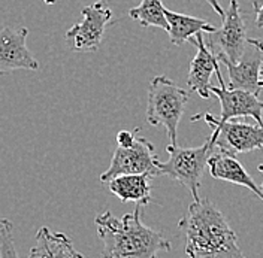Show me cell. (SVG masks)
Instances as JSON below:
<instances>
[{
    "label": "cell",
    "instance_id": "obj_1",
    "mask_svg": "<svg viewBox=\"0 0 263 258\" xmlns=\"http://www.w3.org/2000/svg\"><path fill=\"white\" fill-rule=\"evenodd\" d=\"M178 227L185 233L187 258H247L228 220L206 197L190 203Z\"/></svg>",
    "mask_w": 263,
    "mask_h": 258
},
{
    "label": "cell",
    "instance_id": "obj_2",
    "mask_svg": "<svg viewBox=\"0 0 263 258\" xmlns=\"http://www.w3.org/2000/svg\"><path fill=\"white\" fill-rule=\"evenodd\" d=\"M142 205L132 213L115 218L106 210L96 216L99 239L103 243V258H157L160 251H171L163 233L147 227L141 220Z\"/></svg>",
    "mask_w": 263,
    "mask_h": 258
},
{
    "label": "cell",
    "instance_id": "obj_3",
    "mask_svg": "<svg viewBox=\"0 0 263 258\" xmlns=\"http://www.w3.org/2000/svg\"><path fill=\"white\" fill-rule=\"evenodd\" d=\"M189 97L190 91L181 88L167 76H154L149 82L147 121L151 126H163L169 145L177 146V131Z\"/></svg>",
    "mask_w": 263,
    "mask_h": 258
},
{
    "label": "cell",
    "instance_id": "obj_4",
    "mask_svg": "<svg viewBox=\"0 0 263 258\" xmlns=\"http://www.w3.org/2000/svg\"><path fill=\"white\" fill-rule=\"evenodd\" d=\"M166 151L169 160L160 163L162 176H167L181 185H184L193 197V202H199V187L205 167H208V160L214 151V145L210 139L203 145L196 148L167 145Z\"/></svg>",
    "mask_w": 263,
    "mask_h": 258
},
{
    "label": "cell",
    "instance_id": "obj_5",
    "mask_svg": "<svg viewBox=\"0 0 263 258\" xmlns=\"http://www.w3.org/2000/svg\"><path fill=\"white\" fill-rule=\"evenodd\" d=\"M197 120H205L213 129V134L208 137L210 142L226 152L236 155L263 148V127L259 124L239 123L235 120L220 123L211 113H199L192 118V121Z\"/></svg>",
    "mask_w": 263,
    "mask_h": 258
},
{
    "label": "cell",
    "instance_id": "obj_6",
    "mask_svg": "<svg viewBox=\"0 0 263 258\" xmlns=\"http://www.w3.org/2000/svg\"><path fill=\"white\" fill-rule=\"evenodd\" d=\"M123 175H148L151 177L162 176L160 162L154 145L144 137H136L130 148L117 146L109 167L100 175V181L108 184L117 176Z\"/></svg>",
    "mask_w": 263,
    "mask_h": 258
},
{
    "label": "cell",
    "instance_id": "obj_7",
    "mask_svg": "<svg viewBox=\"0 0 263 258\" xmlns=\"http://www.w3.org/2000/svg\"><path fill=\"white\" fill-rule=\"evenodd\" d=\"M82 19L66 33V42L73 51L95 52L98 51L112 12L105 2H96L82 8Z\"/></svg>",
    "mask_w": 263,
    "mask_h": 258
},
{
    "label": "cell",
    "instance_id": "obj_8",
    "mask_svg": "<svg viewBox=\"0 0 263 258\" xmlns=\"http://www.w3.org/2000/svg\"><path fill=\"white\" fill-rule=\"evenodd\" d=\"M248 37L244 18L241 14V8L238 0H230L229 8L226 11V15L223 18V24L220 29L211 33L210 37V48L217 51V55L224 57L232 63H238L247 47H248Z\"/></svg>",
    "mask_w": 263,
    "mask_h": 258
},
{
    "label": "cell",
    "instance_id": "obj_9",
    "mask_svg": "<svg viewBox=\"0 0 263 258\" xmlns=\"http://www.w3.org/2000/svg\"><path fill=\"white\" fill-rule=\"evenodd\" d=\"M217 80L220 82V87H211V93L218 97L221 105L220 118H217L220 123L232 121L235 118H244L250 116L256 121V124L263 127V102L259 96L248 93L244 90H232L226 85V82L221 76L220 69L215 70Z\"/></svg>",
    "mask_w": 263,
    "mask_h": 258
},
{
    "label": "cell",
    "instance_id": "obj_10",
    "mask_svg": "<svg viewBox=\"0 0 263 258\" xmlns=\"http://www.w3.org/2000/svg\"><path fill=\"white\" fill-rule=\"evenodd\" d=\"M218 60L228 67L229 88L244 90L259 96L263 84L260 81V66L263 63V44L257 39H250L248 47L238 63H232L218 55Z\"/></svg>",
    "mask_w": 263,
    "mask_h": 258
},
{
    "label": "cell",
    "instance_id": "obj_11",
    "mask_svg": "<svg viewBox=\"0 0 263 258\" xmlns=\"http://www.w3.org/2000/svg\"><path fill=\"white\" fill-rule=\"evenodd\" d=\"M29 30L26 27H5L0 33V72L18 69L37 70L39 63L26 45Z\"/></svg>",
    "mask_w": 263,
    "mask_h": 258
},
{
    "label": "cell",
    "instance_id": "obj_12",
    "mask_svg": "<svg viewBox=\"0 0 263 258\" xmlns=\"http://www.w3.org/2000/svg\"><path fill=\"white\" fill-rule=\"evenodd\" d=\"M190 42L195 44L197 52L190 63L187 85L192 93H197L202 98L206 100L211 96V76L218 67V55L210 48L208 44H205L202 33L197 34L196 39H192Z\"/></svg>",
    "mask_w": 263,
    "mask_h": 258
},
{
    "label": "cell",
    "instance_id": "obj_13",
    "mask_svg": "<svg viewBox=\"0 0 263 258\" xmlns=\"http://www.w3.org/2000/svg\"><path fill=\"white\" fill-rule=\"evenodd\" d=\"M208 169L214 179H220V181H226L230 184L246 187L263 202L262 188L254 182V179L244 169V166L235 158L233 154L214 146L213 154L208 160Z\"/></svg>",
    "mask_w": 263,
    "mask_h": 258
},
{
    "label": "cell",
    "instance_id": "obj_14",
    "mask_svg": "<svg viewBox=\"0 0 263 258\" xmlns=\"http://www.w3.org/2000/svg\"><path fill=\"white\" fill-rule=\"evenodd\" d=\"M29 258H85L78 252L65 233L52 231L49 227H41L36 233V242Z\"/></svg>",
    "mask_w": 263,
    "mask_h": 258
},
{
    "label": "cell",
    "instance_id": "obj_15",
    "mask_svg": "<svg viewBox=\"0 0 263 258\" xmlns=\"http://www.w3.org/2000/svg\"><path fill=\"white\" fill-rule=\"evenodd\" d=\"M148 175H123L108 182V188L123 203L135 202L145 206L151 202V181Z\"/></svg>",
    "mask_w": 263,
    "mask_h": 258
},
{
    "label": "cell",
    "instance_id": "obj_16",
    "mask_svg": "<svg viewBox=\"0 0 263 258\" xmlns=\"http://www.w3.org/2000/svg\"><path fill=\"white\" fill-rule=\"evenodd\" d=\"M164 15L169 24V39L174 45H182L185 42H190L193 36H197L200 33H214L217 29L208 24L205 19L196 18V16L178 14L174 11H169L164 8Z\"/></svg>",
    "mask_w": 263,
    "mask_h": 258
},
{
    "label": "cell",
    "instance_id": "obj_17",
    "mask_svg": "<svg viewBox=\"0 0 263 258\" xmlns=\"http://www.w3.org/2000/svg\"><path fill=\"white\" fill-rule=\"evenodd\" d=\"M129 16L136 19L144 27H159L164 32H169V24L164 15V6L162 0H142L138 6L132 8Z\"/></svg>",
    "mask_w": 263,
    "mask_h": 258
},
{
    "label": "cell",
    "instance_id": "obj_18",
    "mask_svg": "<svg viewBox=\"0 0 263 258\" xmlns=\"http://www.w3.org/2000/svg\"><path fill=\"white\" fill-rule=\"evenodd\" d=\"M0 258H20L12 236V223L9 220L0 221Z\"/></svg>",
    "mask_w": 263,
    "mask_h": 258
},
{
    "label": "cell",
    "instance_id": "obj_19",
    "mask_svg": "<svg viewBox=\"0 0 263 258\" xmlns=\"http://www.w3.org/2000/svg\"><path fill=\"white\" fill-rule=\"evenodd\" d=\"M139 129H136L135 131H129V130H121L117 134V146L120 148H130L135 141H136V134H138Z\"/></svg>",
    "mask_w": 263,
    "mask_h": 258
},
{
    "label": "cell",
    "instance_id": "obj_20",
    "mask_svg": "<svg viewBox=\"0 0 263 258\" xmlns=\"http://www.w3.org/2000/svg\"><path fill=\"white\" fill-rule=\"evenodd\" d=\"M208 3H210V6L213 8L214 11L218 14V15L221 16V18H224V15H226V12H224V9L221 8V5L218 3V0H206Z\"/></svg>",
    "mask_w": 263,
    "mask_h": 258
},
{
    "label": "cell",
    "instance_id": "obj_21",
    "mask_svg": "<svg viewBox=\"0 0 263 258\" xmlns=\"http://www.w3.org/2000/svg\"><path fill=\"white\" fill-rule=\"evenodd\" d=\"M256 14H257V15H256V26L263 29V6L260 9L256 11Z\"/></svg>",
    "mask_w": 263,
    "mask_h": 258
},
{
    "label": "cell",
    "instance_id": "obj_22",
    "mask_svg": "<svg viewBox=\"0 0 263 258\" xmlns=\"http://www.w3.org/2000/svg\"><path fill=\"white\" fill-rule=\"evenodd\" d=\"M262 6H263V0H253V8H254V11L260 9Z\"/></svg>",
    "mask_w": 263,
    "mask_h": 258
},
{
    "label": "cell",
    "instance_id": "obj_23",
    "mask_svg": "<svg viewBox=\"0 0 263 258\" xmlns=\"http://www.w3.org/2000/svg\"><path fill=\"white\" fill-rule=\"evenodd\" d=\"M257 170H259V172L263 175V164H259V166H257ZM260 188H262V191H263V182H262V185H260Z\"/></svg>",
    "mask_w": 263,
    "mask_h": 258
},
{
    "label": "cell",
    "instance_id": "obj_24",
    "mask_svg": "<svg viewBox=\"0 0 263 258\" xmlns=\"http://www.w3.org/2000/svg\"><path fill=\"white\" fill-rule=\"evenodd\" d=\"M260 81H262V84H263V63H262V66H260Z\"/></svg>",
    "mask_w": 263,
    "mask_h": 258
},
{
    "label": "cell",
    "instance_id": "obj_25",
    "mask_svg": "<svg viewBox=\"0 0 263 258\" xmlns=\"http://www.w3.org/2000/svg\"><path fill=\"white\" fill-rule=\"evenodd\" d=\"M45 3H49V5H54V3H55V0H45Z\"/></svg>",
    "mask_w": 263,
    "mask_h": 258
}]
</instances>
